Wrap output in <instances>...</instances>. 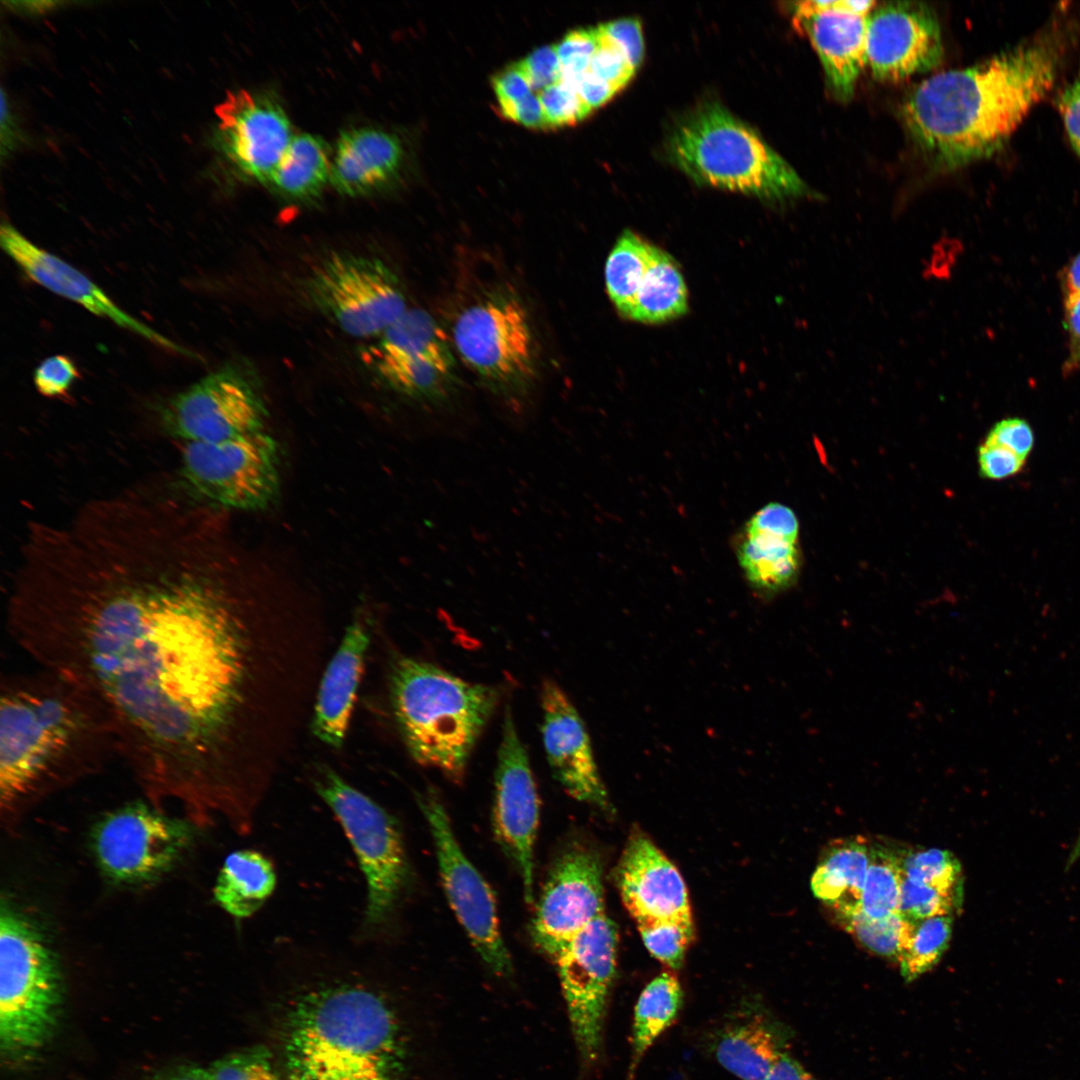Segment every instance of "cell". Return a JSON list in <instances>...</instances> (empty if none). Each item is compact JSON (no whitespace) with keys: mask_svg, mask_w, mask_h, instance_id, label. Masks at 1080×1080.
<instances>
[{"mask_svg":"<svg viewBox=\"0 0 1080 1080\" xmlns=\"http://www.w3.org/2000/svg\"><path fill=\"white\" fill-rule=\"evenodd\" d=\"M210 520L124 502L56 536L16 584L14 642L96 696L155 807L209 826L257 810L295 744L325 632L261 614L220 569Z\"/></svg>","mask_w":1080,"mask_h":1080,"instance_id":"6da1fadb","label":"cell"},{"mask_svg":"<svg viewBox=\"0 0 1080 1080\" xmlns=\"http://www.w3.org/2000/svg\"><path fill=\"white\" fill-rule=\"evenodd\" d=\"M1075 32L1073 23L1055 18L990 59L925 79L902 106L911 137L945 168L991 156L1050 91Z\"/></svg>","mask_w":1080,"mask_h":1080,"instance_id":"7a4b0ae2","label":"cell"},{"mask_svg":"<svg viewBox=\"0 0 1080 1080\" xmlns=\"http://www.w3.org/2000/svg\"><path fill=\"white\" fill-rule=\"evenodd\" d=\"M119 757L103 703L49 669L8 674L0 684V816L7 828L35 804Z\"/></svg>","mask_w":1080,"mask_h":1080,"instance_id":"3957f363","label":"cell"},{"mask_svg":"<svg viewBox=\"0 0 1080 1080\" xmlns=\"http://www.w3.org/2000/svg\"><path fill=\"white\" fill-rule=\"evenodd\" d=\"M405 1046L387 997L355 978L318 981L289 1012L291 1080H403Z\"/></svg>","mask_w":1080,"mask_h":1080,"instance_id":"277c9868","label":"cell"},{"mask_svg":"<svg viewBox=\"0 0 1080 1080\" xmlns=\"http://www.w3.org/2000/svg\"><path fill=\"white\" fill-rule=\"evenodd\" d=\"M389 692L394 721L413 760L461 783L471 752L500 702L499 689L401 657L392 665Z\"/></svg>","mask_w":1080,"mask_h":1080,"instance_id":"5b68a950","label":"cell"},{"mask_svg":"<svg viewBox=\"0 0 1080 1080\" xmlns=\"http://www.w3.org/2000/svg\"><path fill=\"white\" fill-rule=\"evenodd\" d=\"M670 160L698 184L768 200L808 192L797 172L749 125L716 102L688 113L667 142Z\"/></svg>","mask_w":1080,"mask_h":1080,"instance_id":"8992f818","label":"cell"},{"mask_svg":"<svg viewBox=\"0 0 1080 1080\" xmlns=\"http://www.w3.org/2000/svg\"><path fill=\"white\" fill-rule=\"evenodd\" d=\"M63 1001L56 953L43 931L8 898L0 906V1046L24 1060L52 1036Z\"/></svg>","mask_w":1080,"mask_h":1080,"instance_id":"52a82bcc","label":"cell"},{"mask_svg":"<svg viewBox=\"0 0 1080 1080\" xmlns=\"http://www.w3.org/2000/svg\"><path fill=\"white\" fill-rule=\"evenodd\" d=\"M310 782L337 818L365 878L366 902L357 939L376 944L393 923L411 877L399 825L385 808L325 763L312 767Z\"/></svg>","mask_w":1080,"mask_h":1080,"instance_id":"ba28073f","label":"cell"},{"mask_svg":"<svg viewBox=\"0 0 1080 1080\" xmlns=\"http://www.w3.org/2000/svg\"><path fill=\"white\" fill-rule=\"evenodd\" d=\"M184 818L146 799L124 804L102 817L91 833V849L104 877L120 886L151 884L181 862L195 831Z\"/></svg>","mask_w":1080,"mask_h":1080,"instance_id":"9c48e42d","label":"cell"},{"mask_svg":"<svg viewBox=\"0 0 1080 1080\" xmlns=\"http://www.w3.org/2000/svg\"><path fill=\"white\" fill-rule=\"evenodd\" d=\"M277 441L261 431L217 443L183 447L180 481L194 499L215 509L261 511L278 497Z\"/></svg>","mask_w":1080,"mask_h":1080,"instance_id":"30bf717a","label":"cell"},{"mask_svg":"<svg viewBox=\"0 0 1080 1080\" xmlns=\"http://www.w3.org/2000/svg\"><path fill=\"white\" fill-rule=\"evenodd\" d=\"M305 292L321 314L358 338L381 335L407 310L394 272L364 255L329 256L309 275Z\"/></svg>","mask_w":1080,"mask_h":1080,"instance_id":"8fae6325","label":"cell"},{"mask_svg":"<svg viewBox=\"0 0 1080 1080\" xmlns=\"http://www.w3.org/2000/svg\"><path fill=\"white\" fill-rule=\"evenodd\" d=\"M160 422L187 443H217L264 431L268 411L248 368L225 365L166 400Z\"/></svg>","mask_w":1080,"mask_h":1080,"instance_id":"7c38bea8","label":"cell"},{"mask_svg":"<svg viewBox=\"0 0 1080 1080\" xmlns=\"http://www.w3.org/2000/svg\"><path fill=\"white\" fill-rule=\"evenodd\" d=\"M617 928L605 914L555 959L569 1024L584 1068L602 1057L608 999L616 972Z\"/></svg>","mask_w":1080,"mask_h":1080,"instance_id":"4fadbf2b","label":"cell"},{"mask_svg":"<svg viewBox=\"0 0 1080 1080\" xmlns=\"http://www.w3.org/2000/svg\"><path fill=\"white\" fill-rule=\"evenodd\" d=\"M417 803L433 837L441 882L453 912L486 966L498 976L510 975L511 956L490 886L462 851L438 796L428 790L417 794Z\"/></svg>","mask_w":1080,"mask_h":1080,"instance_id":"5bb4252c","label":"cell"},{"mask_svg":"<svg viewBox=\"0 0 1080 1080\" xmlns=\"http://www.w3.org/2000/svg\"><path fill=\"white\" fill-rule=\"evenodd\" d=\"M497 752L492 820L497 841L521 878L525 901L534 899V846L539 797L525 746L509 707Z\"/></svg>","mask_w":1080,"mask_h":1080,"instance_id":"9a60e30c","label":"cell"},{"mask_svg":"<svg viewBox=\"0 0 1080 1080\" xmlns=\"http://www.w3.org/2000/svg\"><path fill=\"white\" fill-rule=\"evenodd\" d=\"M604 913L602 870L590 850L573 847L554 862L531 924L536 947L553 961Z\"/></svg>","mask_w":1080,"mask_h":1080,"instance_id":"2e32d148","label":"cell"},{"mask_svg":"<svg viewBox=\"0 0 1080 1080\" xmlns=\"http://www.w3.org/2000/svg\"><path fill=\"white\" fill-rule=\"evenodd\" d=\"M462 359L477 373L498 384H518L533 368V339L522 305L497 297L466 309L454 327Z\"/></svg>","mask_w":1080,"mask_h":1080,"instance_id":"e0dca14e","label":"cell"},{"mask_svg":"<svg viewBox=\"0 0 1080 1080\" xmlns=\"http://www.w3.org/2000/svg\"><path fill=\"white\" fill-rule=\"evenodd\" d=\"M942 57L940 25L925 4L885 3L867 16L866 65L875 78L896 81L926 72Z\"/></svg>","mask_w":1080,"mask_h":1080,"instance_id":"ac0fdd59","label":"cell"},{"mask_svg":"<svg viewBox=\"0 0 1080 1080\" xmlns=\"http://www.w3.org/2000/svg\"><path fill=\"white\" fill-rule=\"evenodd\" d=\"M542 738L554 778L572 798L609 809L589 735L577 709L551 680L541 687Z\"/></svg>","mask_w":1080,"mask_h":1080,"instance_id":"d6986e66","label":"cell"},{"mask_svg":"<svg viewBox=\"0 0 1080 1080\" xmlns=\"http://www.w3.org/2000/svg\"><path fill=\"white\" fill-rule=\"evenodd\" d=\"M2 250L32 281L71 300L89 312L173 352L191 356L190 351L141 323L124 310L89 277L58 256L42 249L9 223L0 229Z\"/></svg>","mask_w":1080,"mask_h":1080,"instance_id":"ffe728a7","label":"cell"},{"mask_svg":"<svg viewBox=\"0 0 1080 1080\" xmlns=\"http://www.w3.org/2000/svg\"><path fill=\"white\" fill-rule=\"evenodd\" d=\"M219 116L220 142L234 167L249 178L270 180L293 138L284 111L264 96L241 92Z\"/></svg>","mask_w":1080,"mask_h":1080,"instance_id":"44dd1931","label":"cell"},{"mask_svg":"<svg viewBox=\"0 0 1080 1080\" xmlns=\"http://www.w3.org/2000/svg\"><path fill=\"white\" fill-rule=\"evenodd\" d=\"M624 906L636 923L692 922L688 893L676 867L646 837L634 836L616 870Z\"/></svg>","mask_w":1080,"mask_h":1080,"instance_id":"7402d4cb","label":"cell"},{"mask_svg":"<svg viewBox=\"0 0 1080 1080\" xmlns=\"http://www.w3.org/2000/svg\"><path fill=\"white\" fill-rule=\"evenodd\" d=\"M370 641L368 617L356 616L321 676L311 730L331 748H340L344 743Z\"/></svg>","mask_w":1080,"mask_h":1080,"instance_id":"603a6c76","label":"cell"},{"mask_svg":"<svg viewBox=\"0 0 1080 1080\" xmlns=\"http://www.w3.org/2000/svg\"><path fill=\"white\" fill-rule=\"evenodd\" d=\"M785 1025L760 1005H743L715 1031L712 1050L717 1062L741 1080H763L786 1053Z\"/></svg>","mask_w":1080,"mask_h":1080,"instance_id":"cb8c5ba5","label":"cell"},{"mask_svg":"<svg viewBox=\"0 0 1080 1080\" xmlns=\"http://www.w3.org/2000/svg\"><path fill=\"white\" fill-rule=\"evenodd\" d=\"M793 22L815 48L836 97L849 99L866 65L867 16L794 9Z\"/></svg>","mask_w":1080,"mask_h":1080,"instance_id":"d4e9b609","label":"cell"},{"mask_svg":"<svg viewBox=\"0 0 1080 1080\" xmlns=\"http://www.w3.org/2000/svg\"><path fill=\"white\" fill-rule=\"evenodd\" d=\"M403 151L398 138L376 128H358L339 139L331 163V179L338 191L366 195L382 188L398 172Z\"/></svg>","mask_w":1080,"mask_h":1080,"instance_id":"484cf974","label":"cell"},{"mask_svg":"<svg viewBox=\"0 0 1080 1080\" xmlns=\"http://www.w3.org/2000/svg\"><path fill=\"white\" fill-rule=\"evenodd\" d=\"M797 543L748 520L737 539L736 557L749 585L764 595L790 587L800 568Z\"/></svg>","mask_w":1080,"mask_h":1080,"instance_id":"4316f807","label":"cell"},{"mask_svg":"<svg viewBox=\"0 0 1080 1080\" xmlns=\"http://www.w3.org/2000/svg\"><path fill=\"white\" fill-rule=\"evenodd\" d=\"M870 856L871 841L862 836L837 839L824 848L811 878V889L833 914L861 909Z\"/></svg>","mask_w":1080,"mask_h":1080,"instance_id":"83f0119b","label":"cell"},{"mask_svg":"<svg viewBox=\"0 0 1080 1080\" xmlns=\"http://www.w3.org/2000/svg\"><path fill=\"white\" fill-rule=\"evenodd\" d=\"M277 884L273 862L253 849L231 852L224 860L213 887V896L222 910L236 919L258 912L272 896Z\"/></svg>","mask_w":1080,"mask_h":1080,"instance_id":"f1b7e54d","label":"cell"},{"mask_svg":"<svg viewBox=\"0 0 1080 1080\" xmlns=\"http://www.w3.org/2000/svg\"><path fill=\"white\" fill-rule=\"evenodd\" d=\"M683 1002L677 978L668 972L655 977L641 992L634 1009L631 1060L626 1080H633L644 1055L672 1025Z\"/></svg>","mask_w":1080,"mask_h":1080,"instance_id":"f546056e","label":"cell"},{"mask_svg":"<svg viewBox=\"0 0 1080 1080\" xmlns=\"http://www.w3.org/2000/svg\"><path fill=\"white\" fill-rule=\"evenodd\" d=\"M687 310V288L677 263L655 247L649 268L636 294L628 318L660 323Z\"/></svg>","mask_w":1080,"mask_h":1080,"instance_id":"4dcf8cb0","label":"cell"},{"mask_svg":"<svg viewBox=\"0 0 1080 1080\" xmlns=\"http://www.w3.org/2000/svg\"><path fill=\"white\" fill-rule=\"evenodd\" d=\"M330 173L325 144L318 137L302 134L292 138L270 181L289 199L310 200L319 194Z\"/></svg>","mask_w":1080,"mask_h":1080,"instance_id":"1f68e13d","label":"cell"},{"mask_svg":"<svg viewBox=\"0 0 1080 1080\" xmlns=\"http://www.w3.org/2000/svg\"><path fill=\"white\" fill-rule=\"evenodd\" d=\"M379 337L371 355L427 358L452 368L446 335L424 310L407 309Z\"/></svg>","mask_w":1080,"mask_h":1080,"instance_id":"d6a6232c","label":"cell"},{"mask_svg":"<svg viewBox=\"0 0 1080 1080\" xmlns=\"http://www.w3.org/2000/svg\"><path fill=\"white\" fill-rule=\"evenodd\" d=\"M655 246L631 231L617 240L605 264L608 295L618 312L628 316L642 280L651 263Z\"/></svg>","mask_w":1080,"mask_h":1080,"instance_id":"836d02e7","label":"cell"},{"mask_svg":"<svg viewBox=\"0 0 1080 1080\" xmlns=\"http://www.w3.org/2000/svg\"><path fill=\"white\" fill-rule=\"evenodd\" d=\"M376 373L392 389L413 398L439 399L450 368L427 358L371 355Z\"/></svg>","mask_w":1080,"mask_h":1080,"instance_id":"e575fe53","label":"cell"},{"mask_svg":"<svg viewBox=\"0 0 1080 1080\" xmlns=\"http://www.w3.org/2000/svg\"><path fill=\"white\" fill-rule=\"evenodd\" d=\"M834 916L840 926L866 949L897 963L908 948L919 923L898 913L872 918L861 909Z\"/></svg>","mask_w":1080,"mask_h":1080,"instance_id":"d590c367","label":"cell"},{"mask_svg":"<svg viewBox=\"0 0 1080 1080\" xmlns=\"http://www.w3.org/2000/svg\"><path fill=\"white\" fill-rule=\"evenodd\" d=\"M902 849L871 841V856L861 897V910L872 918L897 913L903 878Z\"/></svg>","mask_w":1080,"mask_h":1080,"instance_id":"8d00e7d4","label":"cell"},{"mask_svg":"<svg viewBox=\"0 0 1080 1080\" xmlns=\"http://www.w3.org/2000/svg\"><path fill=\"white\" fill-rule=\"evenodd\" d=\"M903 876L937 891L963 898V874L958 859L938 848L901 851Z\"/></svg>","mask_w":1080,"mask_h":1080,"instance_id":"74e56055","label":"cell"},{"mask_svg":"<svg viewBox=\"0 0 1080 1080\" xmlns=\"http://www.w3.org/2000/svg\"><path fill=\"white\" fill-rule=\"evenodd\" d=\"M953 927V915L932 917L919 921L908 948L898 965L901 975L913 981L932 969L947 950Z\"/></svg>","mask_w":1080,"mask_h":1080,"instance_id":"f35d334b","label":"cell"},{"mask_svg":"<svg viewBox=\"0 0 1080 1080\" xmlns=\"http://www.w3.org/2000/svg\"><path fill=\"white\" fill-rule=\"evenodd\" d=\"M636 925L649 952L668 967L679 969L693 937L692 922L656 920Z\"/></svg>","mask_w":1080,"mask_h":1080,"instance_id":"ab89813d","label":"cell"},{"mask_svg":"<svg viewBox=\"0 0 1080 1080\" xmlns=\"http://www.w3.org/2000/svg\"><path fill=\"white\" fill-rule=\"evenodd\" d=\"M962 900L941 893L929 886L902 878L897 913L909 920L923 921L937 916L953 915Z\"/></svg>","mask_w":1080,"mask_h":1080,"instance_id":"60d3db41","label":"cell"},{"mask_svg":"<svg viewBox=\"0 0 1080 1080\" xmlns=\"http://www.w3.org/2000/svg\"><path fill=\"white\" fill-rule=\"evenodd\" d=\"M209 1070L214 1080H282L263 1047L233 1052L218 1059Z\"/></svg>","mask_w":1080,"mask_h":1080,"instance_id":"b9f144b4","label":"cell"},{"mask_svg":"<svg viewBox=\"0 0 1080 1080\" xmlns=\"http://www.w3.org/2000/svg\"><path fill=\"white\" fill-rule=\"evenodd\" d=\"M538 96L547 129L573 126L592 112L576 88L562 80L541 90Z\"/></svg>","mask_w":1080,"mask_h":1080,"instance_id":"7bdbcfd3","label":"cell"},{"mask_svg":"<svg viewBox=\"0 0 1080 1080\" xmlns=\"http://www.w3.org/2000/svg\"><path fill=\"white\" fill-rule=\"evenodd\" d=\"M598 45L587 72L612 86L617 92L631 80L636 68L625 51L600 26L596 27Z\"/></svg>","mask_w":1080,"mask_h":1080,"instance_id":"ee69618b","label":"cell"},{"mask_svg":"<svg viewBox=\"0 0 1080 1080\" xmlns=\"http://www.w3.org/2000/svg\"><path fill=\"white\" fill-rule=\"evenodd\" d=\"M597 45L596 28L572 31L555 45L562 66L561 80L576 88L578 80L588 69Z\"/></svg>","mask_w":1080,"mask_h":1080,"instance_id":"f6af8a7d","label":"cell"},{"mask_svg":"<svg viewBox=\"0 0 1080 1080\" xmlns=\"http://www.w3.org/2000/svg\"><path fill=\"white\" fill-rule=\"evenodd\" d=\"M79 372L74 362L65 355H54L43 360L34 371V384L46 397L65 395Z\"/></svg>","mask_w":1080,"mask_h":1080,"instance_id":"bcb514c9","label":"cell"},{"mask_svg":"<svg viewBox=\"0 0 1080 1080\" xmlns=\"http://www.w3.org/2000/svg\"><path fill=\"white\" fill-rule=\"evenodd\" d=\"M519 65L532 89L543 90L562 79V66L555 45L534 50Z\"/></svg>","mask_w":1080,"mask_h":1080,"instance_id":"7dc6e473","label":"cell"},{"mask_svg":"<svg viewBox=\"0 0 1080 1080\" xmlns=\"http://www.w3.org/2000/svg\"><path fill=\"white\" fill-rule=\"evenodd\" d=\"M980 475L989 480H1003L1019 473L1025 460L1009 449L985 441L978 449Z\"/></svg>","mask_w":1080,"mask_h":1080,"instance_id":"c3c4849f","label":"cell"},{"mask_svg":"<svg viewBox=\"0 0 1080 1080\" xmlns=\"http://www.w3.org/2000/svg\"><path fill=\"white\" fill-rule=\"evenodd\" d=\"M985 441L1001 445L1026 460L1034 446V433L1027 421L1012 417L996 423Z\"/></svg>","mask_w":1080,"mask_h":1080,"instance_id":"681fc988","label":"cell"},{"mask_svg":"<svg viewBox=\"0 0 1080 1080\" xmlns=\"http://www.w3.org/2000/svg\"><path fill=\"white\" fill-rule=\"evenodd\" d=\"M625 51L633 66L637 69L642 61L644 42L641 25L638 20L625 18L599 25Z\"/></svg>","mask_w":1080,"mask_h":1080,"instance_id":"f907efd6","label":"cell"},{"mask_svg":"<svg viewBox=\"0 0 1080 1080\" xmlns=\"http://www.w3.org/2000/svg\"><path fill=\"white\" fill-rule=\"evenodd\" d=\"M499 107L514 104L532 94L531 84L519 63L509 65L492 78Z\"/></svg>","mask_w":1080,"mask_h":1080,"instance_id":"816d5d0a","label":"cell"},{"mask_svg":"<svg viewBox=\"0 0 1080 1080\" xmlns=\"http://www.w3.org/2000/svg\"><path fill=\"white\" fill-rule=\"evenodd\" d=\"M1057 104L1071 145L1080 156V69L1061 92Z\"/></svg>","mask_w":1080,"mask_h":1080,"instance_id":"f5cc1de1","label":"cell"},{"mask_svg":"<svg viewBox=\"0 0 1080 1080\" xmlns=\"http://www.w3.org/2000/svg\"><path fill=\"white\" fill-rule=\"evenodd\" d=\"M1065 326L1068 333L1066 370L1080 367V293L1065 296Z\"/></svg>","mask_w":1080,"mask_h":1080,"instance_id":"db71d44e","label":"cell"},{"mask_svg":"<svg viewBox=\"0 0 1080 1080\" xmlns=\"http://www.w3.org/2000/svg\"><path fill=\"white\" fill-rule=\"evenodd\" d=\"M499 110L504 118L533 129H547L544 112L538 95L530 94L526 98Z\"/></svg>","mask_w":1080,"mask_h":1080,"instance_id":"11a10c76","label":"cell"},{"mask_svg":"<svg viewBox=\"0 0 1080 1080\" xmlns=\"http://www.w3.org/2000/svg\"><path fill=\"white\" fill-rule=\"evenodd\" d=\"M576 90L591 111L605 104L617 93L612 86L587 71L578 80Z\"/></svg>","mask_w":1080,"mask_h":1080,"instance_id":"9f6ffc18","label":"cell"},{"mask_svg":"<svg viewBox=\"0 0 1080 1080\" xmlns=\"http://www.w3.org/2000/svg\"><path fill=\"white\" fill-rule=\"evenodd\" d=\"M763 1080H816L797 1060L784 1053Z\"/></svg>","mask_w":1080,"mask_h":1080,"instance_id":"6f0895ef","label":"cell"},{"mask_svg":"<svg viewBox=\"0 0 1080 1080\" xmlns=\"http://www.w3.org/2000/svg\"><path fill=\"white\" fill-rule=\"evenodd\" d=\"M19 134L4 91L1 92V153L4 156L14 149Z\"/></svg>","mask_w":1080,"mask_h":1080,"instance_id":"680465c9","label":"cell"},{"mask_svg":"<svg viewBox=\"0 0 1080 1080\" xmlns=\"http://www.w3.org/2000/svg\"><path fill=\"white\" fill-rule=\"evenodd\" d=\"M153 1080H214L209 1068L184 1064L157 1074Z\"/></svg>","mask_w":1080,"mask_h":1080,"instance_id":"91938a15","label":"cell"},{"mask_svg":"<svg viewBox=\"0 0 1080 1080\" xmlns=\"http://www.w3.org/2000/svg\"><path fill=\"white\" fill-rule=\"evenodd\" d=\"M1064 287L1066 295L1080 293V253L1066 268Z\"/></svg>","mask_w":1080,"mask_h":1080,"instance_id":"94428289","label":"cell"},{"mask_svg":"<svg viewBox=\"0 0 1080 1080\" xmlns=\"http://www.w3.org/2000/svg\"><path fill=\"white\" fill-rule=\"evenodd\" d=\"M9 5H14L17 10L26 11L29 13L43 12L57 5L56 2L51 1H32V2H10Z\"/></svg>","mask_w":1080,"mask_h":1080,"instance_id":"6125c7cd","label":"cell"},{"mask_svg":"<svg viewBox=\"0 0 1080 1080\" xmlns=\"http://www.w3.org/2000/svg\"><path fill=\"white\" fill-rule=\"evenodd\" d=\"M1079 860H1080V830L1078 832V835H1077V837L1075 839L1074 844L1072 845L1071 851H1070V853L1068 855V858H1067V861H1066L1067 868L1072 867Z\"/></svg>","mask_w":1080,"mask_h":1080,"instance_id":"be15d7a7","label":"cell"}]
</instances>
